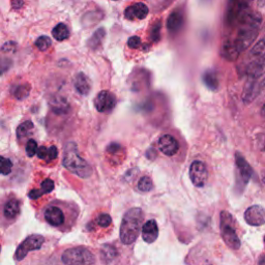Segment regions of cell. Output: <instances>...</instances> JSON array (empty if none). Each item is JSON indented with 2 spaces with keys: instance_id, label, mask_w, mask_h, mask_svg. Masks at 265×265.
<instances>
[{
  "instance_id": "1",
  "label": "cell",
  "mask_w": 265,
  "mask_h": 265,
  "mask_svg": "<svg viewBox=\"0 0 265 265\" xmlns=\"http://www.w3.org/2000/svg\"><path fill=\"white\" fill-rule=\"evenodd\" d=\"M261 21V16L258 13L252 11L249 17L245 19V21L236 29V36L232 41L236 46L239 53L247 50L253 42L256 40Z\"/></svg>"
},
{
  "instance_id": "2",
  "label": "cell",
  "mask_w": 265,
  "mask_h": 265,
  "mask_svg": "<svg viewBox=\"0 0 265 265\" xmlns=\"http://www.w3.org/2000/svg\"><path fill=\"white\" fill-rule=\"evenodd\" d=\"M143 219L144 212L139 207H133L124 213L119 230L120 240L123 244L130 245L138 238Z\"/></svg>"
},
{
  "instance_id": "3",
  "label": "cell",
  "mask_w": 265,
  "mask_h": 265,
  "mask_svg": "<svg viewBox=\"0 0 265 265\" xmlns=\"http://www.w3.org/2000/svg\"><path fill=\"white\" fill-rule=\"evenodd\" d=\"M62 165L68 171L79 176L80 178H88L92 175V168L78 151V146L75 142L66 143L63 151Z\"/></svg>"
},
{
  "instance_id": "4",
  "label": "cell",
  "mask_w": 265,
  "mask_h": 265,
  "mask_svg": "<svg viewBox=\"0 0 265 265\" xmlns=\"http://www.w3.org/2000/svg\"><path fill=\"white\" fill-rule=\"evenodd\" d=\"M252 13V9L247 2L231 1L228 3L225 16V24L230 29H236L245 21Z\"/></svg>"
},
{
  "instance_id": "5",
  "label": "cell",
  "mask_w": 265,
  "mask_h": 265,
  "mask_svg": "<svg viewBox=\"0 0 265 265\" xmlns=\"http://www.w3.org/2000/svg\"><path fill=\"white\" fill-rule=\"evenodd\" d=\"M221 234L225 243L232 250H238L240 248V239L235 230V223L232 214L228 211L223 210L221 212Z\"/></svg>"
},
{
  "instance_id": "6",
  "label": "cell",
  "mask_w": 265,
  "mask_h": 265,
  "mask_svg": "<svg viewBox=\"0 0 265 265\" xmlns=\"http://www.w3.org/2000/svg\"><path fill=\"white\" fill-rule=\"evenodd\" d=\"M61 260L65 265H91L95 262V257L88 249L76 247L64 251Z\"/></svg>"
},
{
  "instance_id": "7",
  "label": "cell",
  "mask_w": 265,
  "mask_h": 265,
  "mask_svg": "<svg viewBox=\"0 0 265 265\" xmlns=\"http://www.w3.org/2000/svg\"><path fill=\"white\" fill-rule=\"evenodd\" d=\"M235 166H236V190L242 192L247 186L253 175V169L240 152L235 153Z\"/></svg>"
},
{
  "instance_id": "8",
  "label": "cell",
  "mask_w": 265,
  "mask_h": 265,
  "mask_svg": "<svg viewBox=\"0 0 265 265\" xmlns=\"http://www.w3.org/2000/svg\"><path fill=\"white\" fill-rule=\"evenodd\" d=\"M44 242H45V237L43 236V235H40V234L29 235V236L25 238L16 250L15 256H14L15 260L22 261L27 256L29 252L42 249Z\"/></svg>"
},
{
  "instance_id": "9",
  "label": "cell",
  "mask_w": 265,
  "mask_h": 265,
  "mask_svg": "<svg viewBox=\"0 0 265 265\" xmlns=\"http://www.w3.org/2000/svg\"><path fill=\"white\" fill-rule=\"evenodd\" d=\"M45 221L55 228H61L65 225V213L58 204L48 205L44 210Z\"/></svg>"
},
{
  "instance_id": "10",
  "label": "cell",
  "mask_w": 265,
  "mask_h": 265,
  "mask_svg": "<svg viewBox=\"0 0 265 265\" xmlns=\"http://www.w3.org/2000/svg\"><path fill=\"white\" fill-rule=\"evenodd\" d=\"M190 179L196 188H203L207 182L208 172L203 162L195 161L190 166Z\"/></svg>"
},
{
  "instance_id": "11",
  "label": "cell",
  "mask_w": 265,
  "mask_h": 265,
  "mask_svg": "<svg viewBox=\"0 0 265 265\" xmlns=\"http://www.w3.org/2000/svg\"><path fill=\"white\" fill-rule=\"evenodd\" d=\"M116 106V96L108 90H103L95 96L94 107L101 113L111 112Z\"/></svg>"
},
{
  "instance_id": "12",
  "label": "cell",
  "mask_w": 265,
  "mask_h": 265,
  "mask_svg": "<svg viewBox=\"0 0 265 265\" xmlns=\"http://www.w3.org/2000/svg\"><path fill=\"white\" fill-rule=\"evenodd\" d=\"M243 218L250 226H262L265 224V209L260 205H252L244 211Z\"/></svg>"
},
{
  "instance_id": "13",
  "label": "cell",
  "mask_w": 265,
  "mask_h": 265,
  "mask_svg": "<svg viewBox=\"0 0 265 265\" xmlns=\"http://www.w3.org/2000/svg\"><path fill=\"white\" fill-rule=\"evenodd\" d=\"M159 150L167 156H172L179 149L178 141L171 135H163L158 142Z\"/></svg>"
},
{
  "instance_id": "14",
  "label": "cell",
  "mask_w": 265,
  "mask_h": 265,
  "mask_svg": "<svg viewBox=\"0 0 265 265\" xmlns=\"http://www.w3.org/2000/svg\"><path fill=\"white\" fill-rule=\"evenodd\" d=\"M149 13V8L143 2H137L127 6L124 11V17L130 21L143 20Z\"/></svg>"
},
{
  "instance_id": "15",
  "label": "cell",
  "mask_w": 265,
  "mask_h": 265,
  "mask_svg": "<svg viewBox=\"0 0 265 265\" xmlns=\"http://www.w3.org/2000/svg\"><path fill=\"white\" fill-rule=\"evenodd\" d=\"M260 91H261V87L258 80L249 79V81L247 82V84H245L243 88V92H242L243 103L245 104L252 103L255 99H256Z\"/></svg>"
},
{
  "instance_id": "16",
  "label": "cell",
  "mask_w": 265,
  "mask_h": 265,
  "mask_svg": "<svg viewBox=\"0 0 265 265\" xmlns=\"http://www.w3.org/2000/svg\"><path fill=\"white\" fill-rule=\"evenodd\" d=\"M159 237V226L154 220L147 221L142 227V238L147 243H152Z\"/></svg>"
},
{
  "instance_id": "17",
  "label": "cell",
  "mask_w": 265,
  "mask_h": 265,
  "mask_svg": "<svg viewBox=\"0 0 265 265\" xmlns=\"http://www.w3.org/2000/svg\"><path fill=\"white\" fill-rule=\"evenodd\" d=\"M184 24V17L180 9L173 11L167 19V28L172 33L179 31Z\"/></svg>"
},
{
  "instance_id": "18",
  "label": "cell",
  "mask_w": 265,
  "mask_h": 265,
  "mask_svg": "<svg viewBox=\"0 0 265 265\" xmlns=\"http://www.w3.org/2000/svg\"><path fill=\"white\" fill-rule=\"evenodd\" d=\"M74 87L81 95H87L91 89V81L84 73H78L74 78Z\"/></svg>"
},
{
  "instance_id": "19",
  "label": "cell",
  "mask_w": 265,
  "mask_h": 265,
  "mask_svg": "<svg viewBox=\"0 0 265 265\" xmlns=\"http://www.w3.org/2000/svg\"><path fill=\"white\" fill-rule=\"evenodd\" d=\"M21 212V203L17 199L8 200L3 207V217L7 221H15Z\"/></svg>"
},
{
  "instance_id": "20",
  "label": "cell",
  "mask_w": 265,
  "mask_h": 265,
  "mask_svg": "<svg viewBox=\"0 0 265 265\" xmlns=\"http://www.w3.org/2000/svg\"><path fill=\"white\" fill-rule=\"evenodd\" d=\"M239 52L237 50L236 46L234 45L233 41L228 38V40L224 41L222 48H221V55L224 59L228 61H234L237 59V57L239 56Z\"/></svg>"
},
{
  "instance_id": "21",
  "label": "cell",
  "mask_w": 265,
  "mask_h": 265,
  "mask_svg": "<svg viewBox=\"0 0 265 265\" xmlns=\"http://www.w3.org/2000/svg\"><path fill=\"white\" fill-rule=\"evenodd\" d=\"M54 182L53 180L51 179H45L42 184H41V189H36V190H32L30 191V193L28 194V197L32 199V200H36L38 199L40 197H42L43 195L45 194H49V193H51L53 190H54Z\"/></svg>"
},
{
  "instance_id": "22",
  "label": "cell",
  "mask_w": 265,
  "mask_h": 265,
  "mask_svg": "<svg viewBox=\"0 0 265 265\" xmlns=\"http://www.w3.org/2000/svg\"><path fill=\"white\" fill-rule=\"evenodd\" d=\"M202 81L209 90H212V91L218 90L219 79H218L217 73H215L213 70L205 71L202 75Z\"/></svg>"
},
{
  "instance_id": "23",
  "label": "cell",
  "mask_w": 265,
  "mask_h": 265,
  "mask_svg": "<svg viewBox=\"0 0 265 265\" xmlns=\"http://www.w3.org/2000/svg\"><path fill=\"white\" fill-rule=\"evenodd\" d=\"M36 153L41 160H44L46 162H52L57 159L58 149L56 148V146H51V147H49V148L43 146L41 147V148L37 149Z\"/></svg>"
},
{
  "instance_id": "24",
  "label": "cell",
  "mask_w": 265,
  "mask_h": 265,
  "mask_svg": "<svg viewBox=\"0 0 265 265\" xmlns=\"http://www.w3.org/2000/svg\"><path fill=\"white\" fill-rule=\"evenodd\" d=\"M51 107H52V110L56 114H66L68 110H70V105H68L65 99L60 96L56 97V99H54L51 102Z\"/></svg>"
},
{
  "instance_id": "25",
  "label": "cell",
  "mask_w": 265,
  "mask_h": 265,
  "mask_svg": "<svg viewBox=\"0 0 265 265\" xmlns=\"http://www.w3.org/2000/svg\"><path fill=\"white\" fill-rule=\"evenodd\" d=\"M105 36H106L105 28H99L89 38V41H88V47L92 49V50H96V49L102 45Z\"/></svg>"
},
{
  "instance_id": "26",
  "label": "cell",
  "mask_w": 265,
  "mask_h": 265,
  "mask_svg": "<svg viewBox=\"0 0 265 265\" xmlns=\"http://www.w3.org/2000/svg\"><path fill=\"white\" fill-rule=\"evenodd\" d=\"M52 35L54 36L55 40L62 42L70 36V29H68V27L64 23H59L53 28Z\"/></svg>"
},
{
  "instance_id": "27",
  "label": "cell",
  "mask_w": 265,
  "mask_h": 265,
  "mask_svg": "<svg viewBox=\"0 0 265 265\" xmlns=\"http://www.w3.org/2000/svg\"><path fill=\"white\" fill-rule=\"evenodd\" d=\"M117 256V250L111 244H105L101 250L102 260L106 263H109Z\"/></svg>"
},
{
  "instance_id": "28",
  "label": "cell",
  "mask_w": 265,
  "mask_h": 265,
  "mask_svg": "<svg viewBox=\"0 0 265 265\" xmlns=\"http://www.w3.org/2000/svg\"><path fill=\"white\" fill-rule=\"evenodd\" d=\"M32 129H33V123L30 120H27L21 123L17 127V132H16L18 140L21 141L22 139H24L25 137H27L29 134H30V131Z\"/></svg>"
},
{
  "instance_id": "29",
  "label": "cell",
  "mask_w": 265,
  "mask_h": 265,
  "mask_svg": "<svg viewBox=\"0 0 265 265\" xmlns=\"http://www.w3.org/2000/svg\"><path fill=\"white\" fill-rule=\"evenodd\" d=\"M13 92L17 100L22 101L29 95V92H30V86H29V84L18 85Z\"/></svg>"
},
{
  "instance_id": "30",
  "label": "cell",
  "mask_w": 265,
  "mask_h": 265,
  "mask_svg": "<svg viewBox=\"0 0 265 265\" xmlns=\"http://www.w3.org/2000/svg\"><path fill=\"white\" fill-rule=\"evenodd\" d=\"M251 55L256 58L265 56V35L252 48Z\"/></svg>"
},
{
  "instance_id": "31",
  "label": "cell",
  "mask_w": 265,
  "mask_h": 265,
  "mask_svg": "<svg viewBox=\"0 0 265 265\" xmlns=\"http://www.w3.org/2000/svg\"><path fill=\"white\" fill-rule=\"evenodd\" d=\"M137 188L140 192L143 193H148L153 189V183L150 177L148 176H143V177L140 178V180L138 181V184H137Z\"/></svg>"
},
{
  "instance_id": "32",
  "label": "cell",
  "mask_w": 265,
  "mask_h": 265,
  "mask_svg": "<svg viewBox=\"0 0 265 265\" xmlns=\"http://www.w3.org/2000/svg\"><path fill=\"white\" fill-rule=\"evenodd\" d=\"M12 169H13L12 161L0 155V174L1 175L11 174Z\"/></svg>"
},
{
  "instance_id": "33",
  "label": "cell",
  "mask_w": 265,
  "mask_h": 265,
  "mask_svg": "<svg viewBox=\"0 0 265 265\" xmlns=\"http://www.w3.org/2000/svg\"><path fill=\"white\" fill-rule=\"evenodd\" d=\"M52 45L51 38L47 35H42L36 40L35 46L38 48V50L41 51H46L48 48H50Z\"/></svg>"
},
{
  "instance_id": "34",
  "label": "cell",
  "mask_w": 265,
  "mask_h": 265,
  "mask_svg": "<svg viewBox=\"0 0 265 265\" xmlns=\"http://www.w3.org/2000/svg\"><path fill=\"white\" fill-rule=\"evenodd\" d=\"M96 224L102 228H108L112 224V218L108 213H101L99 217L95 219Z\"/></svg>"
},
{
  "instance_id": "35",
  "label": "cell",
  "mask_w": 265,
  "mask_h": 265,
  "mask_svg": "<svg viewBox=\"0 0 265 265\" xmlns=\"http://www.w3.org/2000/svg\"><path fill=\"white\" fill-rule=\"evenodd\" d=\"M161 23L156 22L152 25L151 31H150V40L154 43H158L161 40Z\"/></svg>"
},
{
  "instance_id": "36",
  "label": "cell",
  "mask_w": 265,
  "mask_h": 265,
  "mask_svg": "<svg viewBox=\"0 0 265 265\" xmlns=\"http://www.w3.org/2000/svg\"><path fill=\"white\" fill-rule=\"evenodd\" d=\"M37 143L34 140H29L26 144V153L29 156V158H31L36 152H37Z\"/></svg>"
},
{
  "instance_id": "37",
  "label": "cell",
  "mask_w": 265,
  "mask_h": 265,
  "mask_svg": "<svg viewBox=\"0 0 265 265\" xmlns=\"http://www.w3.org/2000/svg\"><path fill=\"white\" fill-rule=\"evenodd\" d=\"M13 61L8 58H0V75L6 73L12 67Z\"/></svg>"
},
{
  "instance_id": "38",
  "label": "cell",
  "mask_w": 265,
  "mask_h": 265,
  "mask_svg": "<svg viewBox=\"0 0 265 265\" xmlns=\"http://www.w3.org/2000/svg\"><path fill=\"white\" fill-rule=\"evenodd\" d=\"M127 46L131 49H137L141 46V38L137 35L131 36L129 40H127Z\"/></svg>"
},
{
  "instance_id": "39",
  "label": "cell",
  "mask_w": 265,
  "mask_h": 265,
  "mask_svg": "<svg viewBox=\"0 0 265 265\" xmlns=\"http://www.w3.org/2000/svg\"><path fill=\"white\" fill-rule=\"evenodd\" d=\"M120 150H121L120 144L115 143V142L109 144V145H108V147H107V152L110 153V154H115L117 152H120Z\"/></svg>"
},
{
  "instance_id": "40",
  "label": "cell",
  "mask_w": 265,
  "mask_h": 265,
  "mask_svg": "<svg viewBox=\"0 0 265 265\" xmlns=\"http://www.w3.org/2000/svg\"><path fill=\"white\" fill-rule=\"evenodd\" d=\"M16 48H17L16 43H14V42H7L6 44L3 45L2 51L3 52H14L16 50Z\"/></svg>"
},
{
  "instance_id": "41",
  "label": "cell",
  "mask_w": 265,
  "mask_h": 265,
  "mask_svg": "<svg viewBox=\"0 0 265 265\" xmlns=\"http://www.w3.org/2000/svg\"><path fill=\"white\" fill-rule=\"evenodd\" d=\"M12 5L14 8H19L20 6L24 5L23 1H12Z\"/></svg>"
},
{
  "instance_id": "42",
  "label": "cell",
  "mask_w": 265,
  "mask_h": 265,
  "mask_svg": "<svg viewBox=\"0 0 265 265\" xmlns=\"http://www.w3.org/2000/svg\"><path fill=\"white\" fill-rule=\"evenodd\" d=\"M259 265H265V255H263V256L260 257V259H259Z\"/></svg>"
},
{
  "instance_id": "43",
  "label": "cell",
  "mask_w": 265,
  "mask_h": 265,
  "mask_svg": "<svg viewBox=\"0 0 265 265\" xmlns=\"http://www.w3.org/2000/svg\"><path fill=\"white\" fill-rule=\"evenodd\" d=\"M260 87H261V90H262V89H265V78L263 79V81H261Z\"/></svg>"
},
{
  "instance_id": "44",
  "label": "cell",
  "mask_w": 265,
  "mask_h": 265,
  "mask_svg": "<svg viewBox=\"0 0 265 265\" xmlns=\"http://www.w3.org/2000/svg\"><path fill=\"white\" fill-rule=\"evenodd\" d=\"M261 114H262L263 116H265V104L263 105V107H262V109H261Z\"/></svg>"
},
{
  "instance_id": "45",
  "label": "cell",
  "mask_w": 265,
  "mask_h": 265,
  "mask_svg": "<svg viewBox=\"0 0 265 265\" xmlns=\"http://www.w3.org/2000/svg\"><path fill=\"white\" fill-rule=\"evenodd\" d=\"M263 182L265 183V174H263Z\"/></svg>"
},
{
  "instance_id": "46",
  "label": "cell",
  "mask_w": 265,
  "mask_h": 265,
  "mask_svg": "<svg viewBox=\"0 0 265 265\" xmlns=\"http://www.w3.org/2000/svg\"><path fill=\"white\" fill-rule=\"evenodd\" d=\"M0 252H1V245H0Z\"/></svg>"
},
{
  "instance_id": "47",
  "label": "cell",
  "mask_w": 265,
  "mask_h": 265,
  "mask_svg": "<svg viewBox=\"0 0 265 265\" xmlns=\"http://www.w3.org/2000/svg\"><path fill=\"white\" fill-rule=\"evenodd\" d=\"M264 242H265V236H264Z\"/></svg>"
}]
</instances>
